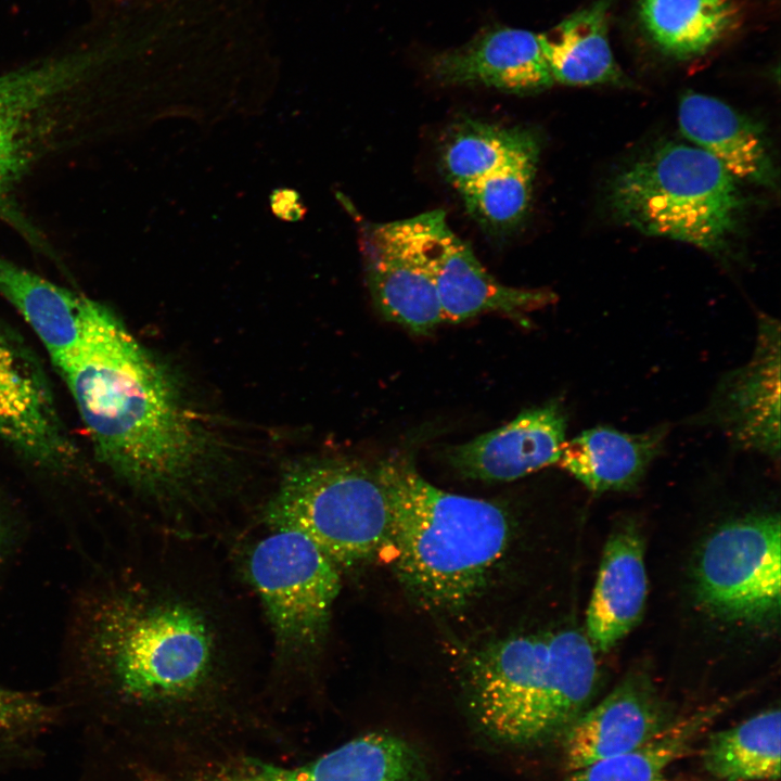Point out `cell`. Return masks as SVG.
<instances>
[{
  "mask_svg": "<svg viewBox=\"0 0 781 781\" xmlns=\"http://www.w3.org/2000/svg\"><path fill=\"white\" fill-rule=\"evenodd\" d=\"M54 366L101 462L153 492L189 482L202 436L170 375L112 310L92 299L78 344Z\"/></svg>",
  "mask_w": 781,
  "mask_h": 781,
  "instance_id": "obj_1",
  "label": "cell"
},
{
  "mask_svg": "<svg viewBox=\"0 0 781 781\" xmlns=\"http://www.w3.org/2000/svg\"><path fill=\"white\" fill-rule=\"evenodd\" d=\"M374 472L389 508L384 550L390 551L400 581L426 607L468 605L508 548L504 510L434 486L406 456L381 461Z\"/></svg>",
  "mask_w": 781,
  "mask_h": 781,
  "instance_id": "obj_2",
  "label": "cell"
},
{
  "mask_svg": "<svg viewBox=\"0 0 781 781\" xmlns=\"http://www.w3.org/2000/svg\"><path fill=\"white\" fill-rule=\"evenodd\" d=\"M208 599L165 579L107 606L97 642L123 694L141 703L184 702L236 668L228 624Z\"/></svg>",
  "mask_w": 781,
  "mask_h": 781,
  "instance_id": "obj_3",
  "label": "cell"
},
{
  "mask_svg": "<svg viewBox=\"0 0 781 781\" xmlns=\"http://www.w3.org/2000/svg\"><path fill=\"white\" fill-rule=\"evenodd\" d=\"M597 678L594 649L577 630L511 636L473 657L470 705L494 739L538 744L562 735L586 709Z\"/></svg>",
  "mask_w": 781,
  "mask_h": 781,
  "instance_id": "obj_4",
  "label": "cell"
},
{
  "mask_svg": "<svg viewBox=\"0 0 781 781\" xmlns=\"http://www.w3.org/2000/svg\"><path fill=\"white\" fill-rule=\"evenodd\" d=\"M737 182L705 151L669 142L615 177L609 204L618 220L642 233L718 252L744 209Z\"/></svg>",
  "mask_w": 781,
  "mask_h": 781,
  "instance_id": "obj_5",
  "label": "cell"
},
{
  "mask_svg": "<svg viewBox=\"0 0 781 781\" xmlns=\"http://www.w3.org/2000/svg\"><path fill=\"white\" fill-rule=\"evenodd\" d=\"M389 508L374 470L342 459L308 460L283 476L266 509L270 528L306 535L341 569L384 550Z\"/></svg>",
  "mask_w": 781,
  "mask_h": 781,
  "instance_id": "obj_6",
  "label": "cell"
},
{
  "mask_svg": "<svg viewBox=\"0 0 781 781\" xmlns=\"http://www.w3.org/2000/svg\"><path fill=\"white\" fill-rule=\"evenodd\" d=\"M270 529L249 552L246 571L270 623L277 657L304 666L328 635L341 573L306 535Z\"/></svg>",
  "mask_w": 781,
  "mask_h": 781,
  "instance_id": "obj_7",
  "label": "cell"
},
{
  "mask_svg": "<svg viewBox=\"0 0 781 781\" xmlns=\"http://www.w3.org/2000/svg\"><path fill=\"white\" fill-rule=\"evenodd\" d=\"M102 63L101 51L85 50L0 75V221L46 254L51 249L18 206L17 188L54 130L56 104Z\"/></svg>",
  "mask_w": 781,
  "mask_h": 781,
  "instance_id": "obj_8",
  "label": "cell"
},
{
  "mask_svg": "<svg viewBox=\"0 0 781 781\" xmlns=\"http://www.w3.org/2000/svg\"><path fill=\"white\" fill-rule=\"evenodd\" d=\"M696 589L703 604L729 620L763 622L781 600V527L773 514L729 522L705 541Z\"/></svg>",
  "mask_w": 781,
  "mask_h": 781,
  "instance_id": "obj_9",
  "label": "cell"
},
{
  "mask_svg": "<svg viewBox=\"0 0 781 781\" xmlns=\"http://www.w3.org/2000/svg\"><path fill=\"white\" fill-rule=\"evenodd\" d=\"M441 209L383 223H366L361 252L375 307L388 321L425 335L444 322L433 266Z\"/></svg>",
  "mask_w": 781,
  "mask_h": 781,
  "instance_id": "obj_10",
  "label": "cell"
},
{
  "mask_svg": "<svg viewBox=\"0 0 781 781\" xmlns=\"http://www.w3.org/2000/svg\"><path fill=\"white\" fill-rule=\"evenodd\" d=\"M695 420L719 430L738 448L779 460V321L759 316L752 357L720 377Z\"/></svg>",
  "mask_w": 781,
  "mask_h": 781,
  "instance_id": "obj_11",
  "label": "cell"
},
{
  "mask_svg": "<svg viewBox=\"0 0 781 781\" xmlns=\"http://www.w3.org/2000/svg\"><path fill=\"white\" fill-rule=\"evenodd\" d=\"M0 437L37 464L61 468L76 450L38 359L0 327Z\"/></svg>",
  "mask_w": 781,
  "mask_h": 781,
  "instance_id": "obj_12",
  "label": "cell"
},
{
  "mask_svg": "<svg viewBox=\"0 0 781 781\" xmlns=\"http://www.w3.org/2000/svg\"><path fill=\"white\" fill-rule=\"evenodd\" d=\"M674 721L650 680L630 675L563 732L564 768L571 772L636 750Z\"/></svg>",
  "mask_w": 781,
  "mask_h": 781,
  "instance_id": "obj_13",
  "label": "cell"
},
{
  "mask_svg": "<svg viewBox=\"0 0 781 781\" xmlns=\"http://www.w3.org/2000/svg\"><path fill=\"white\" fill-rule=\"evenodd\" d=\"M566 428L564 407L551 400L523 411L491 432L451 447L447 460L469 478L514 481L558 463Z\"/></svg>",
  "mask_w": 781,
  "mask_h": 781,
  "instance_id": "obj_14",
  "label": "cell"
},
{
  "mask_svg": "<svg viewBox=\"0 0 781 781\" xmlns=\"http://www.w3.org/2000/svg\"><path fill=\"white\" fill-rule=\"evenodd\" d=\"M192 781H427L424 761L408 742L371 732L296 767L244 763Z\"/></svg>",
  "mask_w": 781,
  "mask_h": 781,
  "instance_id": "obj_15",
  "label": "cell"
},
{
  "mask_svg": "<svg viewBox=\"0 0 781 781\" xmlns=\"http://www.w3.org/2000/svg\"><path fill=\"white\" fill-rule=\"evenodd\" d=\"M436 80L446 85H484L510 93H532L553 84L539 35L497 27L430 60Z\"/></svg>",
  "mask_w": 781,
  "mask_h": 781,
  "instance_id": "obj_16",
  "label": "cell"
},
{
  "mask_svg": "<svg viewBox=\"0 0 781 781\" xmlns=\"http://www.w3.org/2000/svg\"><path fill=\"white\" fill-rule=\"evenodd\" d=\"M432 257L444 322H462L485 312L522 318L555 300L554 293L546 289H518L498 282L447 220L436 233Z\"/></svg>",
  "mask_w": 781,
  "mask_h": 781,
  "instance_id": "obj_17",
  "label": "cell"
},
{
  "mask_svg": "<svg viewBox=\"0 0 781 781\" xmlns=\"http://www.w3.org/2000/svg\"><path fill=\"white\" fill-rule=\"evenodd\" d=\"M648 578L644 546L632 526L614 530L603 549L586 615L587 638L594 650L609 652L639 623Z\"/></svg>",
  "mask_w": 781,
  "mask_h": 781,
  "instance_id": "obj_18",
  "label": "cell"
},
{
  "mask_svg": "<svg viewBox=\"0 0 781 781\" xmlns=\"http://www.w3.org/2000/svg\"><path fill=\"white\" fill-rule=\"evenodd\" d=\"M679 127L694 146L737 180L771 188L776 171L761 130L722 101L689 92L679 103Z\"/></svg>",
  "mask_w": 781,
  "mask_h": 781,
  "instance_id": "obj_19",
  "label": "cell"
},
{
  "mask_svg": "<svg viewBox=\"0 0 781 781\" xmlns=\"http://www.w3.org/2000/svg\"><path fill=\"white\" fill-rule=\"evenodd\" d=\"M667 434L666 425L642 433L592 427L565 440L558 464L592 492L626 490L663 451Z\"/></svg>",
  "mask_w": 781,
  "mask_h": 781,
  "instance_id": "obj_20",
  "label": "cell"
},
{
  "mask_svg": "<svg viewBox=\"0 0 781 781\" xmlns=\"http://www.w3.org/2000/svg\"><path fill=\"white\" fill-rule=\"evenodd\" d=\"M0 294L46 347L53 364L78 344L92 299L0 256Z\"/></svg>",
  "mask_w": 781,
  "mask_h": 781,
  "instance_id": "obj_21",
  "label": "cell"
},
{
  "mask_svg": "<svg viewBox=\"0 0 781 781\" xmlns=\"http://www.w3.org/2000/svg\"><path fill=\"white\" fill-rule=\"evenodd\" d=\"M607 2L597 1L540 34V47L553 81L569 86L617 85L624 74L607 35Z\"/></svg>",
  "mask_w": 781,
  "mask_h": 781,
  "instance_id": "obj_22",
  "label": "cell"
},
{
  "mask_svg": "<svg viewBox=\"0 0 781 781\" xmlns=\"http://www.w3.org/2000/svg\"><path fill=\"white\" fill-rule=\"evenodd\" d=\"M728 702H720L675 720L661 734L630 752L567 772L561 781H695L668 774L686 756Z\"/></svg>",
  "mask_w": 781,
  "mask_h": 781,
  "instance_id": "obj_23",
  "label": "cell"
},
{
  "mask_svg": "<svg viewBox=\"0 0 781 781\" xmlns=\"http://www.w3.org/2000/svg\"><path fill=\"white\" fill-rule=\"evenodd\" d=\"M780 757V709L768 708L709 734L702 764L720 781H778Z\"/></svg>",
  "mask_w": 781,
  "mask_h": 781,
  "instance_id": "obj_24",
  "label": "cell"
},
{
  "mask_svg": "<svg viewBox=\"0 0 781 781\" xmlns=\"http://www.w3.org/2000/svg\"><path fill=\"white\" fill-rule=\"evenodd\" d=\"M539 151V139L529 129L466 120L448 135L441 167L446 179L460 190L508 165L538 157Z\"/></svg>",
  "mask_w": 781,
  "mask_h": 781,
  "instance_id": "obj_25",
  "label": "cell"
},
{
  "mask_svg": "<svg viewBox=\"0 0 781 781\" xmlns=\"http://www.w3.org/2000/svg\"><path fill=\"white\" fill-rule=\"evenodd\" d=\"M639 14L652 41L676 59L704 54L735 20L732 0H639Z\"/></svg>",
  "mask_w": 781,
  "mask_h": 781,
  "instance_id": "obj_26",
  "label": "cell"
},
{
  "mask_svg": "<svg viewBox=\"0 0 781 781\" xmlns=\"http://www.w3.org/2000/svg\"><path fill=\"white\" fill-rule=\"evenodd\" d=\"M537 162H516L458 190L469 214L489 230L520 223L528 210Z\"/></svg>",
  "mask_w": 781,
  "mask_h": 781,
  "instance_id": "obj_27",
  "label": "cell"
},
{
  "mask_svg": "<svg viewBox=\"0 0 781 781\" xmlns=\"http://www.w3.org/2000/svg\"><path fill=\"white\" fill-rule=\"evenodd\" d=\"M52 720L51 709L27 693L0 686V737L26 734Z\"/></svg>",
  "mask_w": 781,
  "mask_h": 781,
  "instance_id": "obj_28",
  "label": "cell"
},
{
  "mask_svg": "<svg viewBox=\"0 0 781 781\" xmlns=\"http://www.w3.org/2000/svg\"><path fill=\"white\" fill-rule=\"evenodd\" d=\"M271 207L274 214L284 220L294 221L304 216V205L293 190H277L271 195Z\"/></svg>",
  "mask_w": 781,
  "mask_h": 781,
  "instance_id": "obj_29",
  "label": "cell"
}]
</instances>
